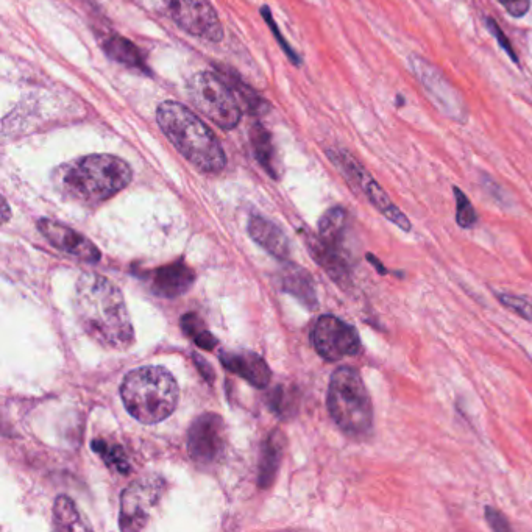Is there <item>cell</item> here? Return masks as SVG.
<instances>
[{
	"mask_svg": "<svg viewBox=\"0 0 532 532\" xmlns=\"http://www.w3.org/2000/svg\"><path fill=\"white\" fill-rule=\"evenodd\" d=\"M74 309L80 327L102 347L125 350L135 342L124 295L107 277L83 274L75 286Z\"/></svg>",
	"mask_w": 532,
	"mask_h": 532,
	"instance_id": "obj_1",
	"label": "cell"
},
{
	"mask_svg": "<svg viewBox=\"0 0 532 532\" xmlns=\"http://www.w3.org/2000/svg\"><path fill=\"white\" fill-rule=\"evenodd\" d=\"M132 167L121 158L97 153L58 167L54 183L64 197L96 205L116 196L132 181Z\"/></svg>",
	"mask_w": 532,
	"mask_h": 532,
	"instance_id": "obj_2",
	"label": "cell"
},
{
	"mask_svg": "<svg viewBox=\"0 0 532 532\" xmlns=\"http://www.w3.org/2000/svg\"><path fill=\"white\" fill-rule=\"evenodd\" d=\"M157 122L172 146L192 166L206 174L224 171L227 166L224 147L210 128L185 105L172 100L161 103L157 110Z\"/></svg>",
	"mask_w": 532,
	"mask_h": 532,
	"instance_id": "obj_3",
	"label": "cell"
},
{
	"mask_svg": "<svg viewBox=\"0 0 532 532\" xmlns=\"http://www.w3.org/2000/svg\"><path fill=\"white\" fill-rule=\"evenodd\" d=\"M121 395L128 414L138 422L153 425L174 414L178 384L163 367H141L127 373Z\"/></svg>",
	"mask_w": 532,
	"mask_h": 532,
	"instance_id": "obj_4",
	"label": "cell"
},
{
	"mask_svg": "<svg viewBox=\"0 0 532 532\" xmlns=\"http://www.w3.org/2000/svg\"><path fill=\"white\" fill-rule=\"evenodd\" d=\"M328 411L336 425L350 436H366L373 425V408L358 370L341 367L331 375Z\"/></svg>",
	"mask_w": 532,
	"mask_h": 532,
	"instance_id": "obj_5",
	"label": "cell"
},
{
	"mask_svg": "<svg viewBox=\"0 0 532 532\" xmlns=\"http://www.w3.org/2000/svg\"><path fill=\"white\" fill-rule=\"evenodd\" d=\"M192 105L217 127L231 130L241 122L242 105L235 91L216 72L203 71L188 82Z\"/></svg>",
	"mask_w": 532,
	"mask_h": 532,
	"instance_id": "obj_6",
	"label": "cell"
},
{
	"mask_svg": "<svg viewBox=\"0 0 532 532\" xmlns=\"http://www.w3.org/2000/svg\"><path fill=\"white\" fill-rule=\"evenodd\" d=\"M327 153L334 166L347 178L348 183L356 191L362 192L376 210L384 214L387 219L391 220L392 224L397 225L401 230L411 231V222H409L406 214L401 213L400 208L392 203L386 191L376 183L375 178L364 169V166L353 155L342 149H330Z\"/></svg>",
	"mask_w": 532,
	"mask_h": 532,
	"instance_id": "obj_7",
	"label": "cell"
},
{
	"mask_svg": "<svg viewBox=\"0 0 532 532\" xmlns=\"http://www.w3.org/2000/svg\"><path fill=\"white\" fill-rule=\"evenodd\" d=\"M311 339L316 352L327 361H341L361 352V339L356 328L330 314L317 320Z\"/></svg>",
	"mask_w": 532,
	"mask_h": 532,
	"instance_id": "obj_8",
	"label": "cell"
},
{
	"mask_svg": "<svg viewBox=\"0 0 532 532\" xmlns=\"http://www.w3.org/2000/svg\"><path fill=\"white\" fill-rule=\"evenodd\" d=\"M167 10L180 29L189 35L219 43L224 29L210 0H166Z\"/></svg>",
	"mask_w": 532,
	"mask_h": 532,
	"instance_id": "obj_9",
	"label": "cell"
},
{
	"mask_svg": "<svg viewBox=\"0 0 532 532\" xmlns=\"http://www.w3.org/2000/svg\"><path fill=\"white\" fill-rule=\"evenodd\" d=\"M227 447V430L220 415L208 412L194 420L188 433V451L200 465H213L222 459Z\"/></svg>",
	"mask_w": 532,
	"mask_h": 532,
	"instance_id": "obj_10",
	"label": "cell"
},
{
	"mask_svg": "<svg viewBox=\"0 0 532 532\" xmlns=\"http://www.w3.org/2000/svg\"><path fill=\"white\" fill-rule=\"evenodd\" d=\"M160 481L153 483L152 479L135 481L122 493L121 520L119 526L122 531H141L149 523V511L157 506L160 498Z\"/></svg>",
	"mask_w": 532,
	"mask_h": 532,
	"instance_id": "obj_11",
	"label": "cell"
},
{
	"mask_svg": "<svg viewBox=\"0 0 532 532\" xmlns=\"http://www.w3.org/2000/svg\"><path fill=\"white\" fill-rule=\"evenodd\" d=\"M412 68H414L417 77L422 80L425 88L428 89V93L436 100L440 110L447 113V116L453 118L454 121L464 122L467 118L464 100L461 99L456 88L448 83L445 75L440 74L433 64L422 60V58H412Z\"/></svg>",
	"mask_w": 532,
	"mask_h": 532,
	"instance_id": "obj_12",
	"label": "cell"
},
{
	"mask_svg": "<svg viewBox=\"0 0 532 532\" xmlns=\"http://www.w3.org/2000/svg\"><path fill=\"white\" fill-rule=\"evenodd\" d=\"M38 228L44 238L54 245L55 249L61 250L66 255L82 259L86 263H99L102 253L93 242L86 236L80 235L79 231L72 230L57 220L41 219Z\"/></svg>",
	"mask_w": 532,
	"mask_h": 532,
	"instance_id": "obj_13",
	"label": "cell"
},
{
	"mask_svg": "<svg viewBox=\"0 0 532 532\" xmlns=\"http://www.w3.org/2000/svg\"><path fill=\"white\" fill-rule=\"evenodd\" d=\"M194 281H196L194 270L178 261L153 272L152 291L160 297H180L192 288Z\"/></svg>",
	"mask_w": 532,
	"mask_h": 532,
	"instance_id": "obj_14",
	"label": "cell"
},
{
	"mask_svg": "<svg viewBox=\"0 0 532 532\" xmlns=\"http://www.w3.org/2000/svg\"><path fill=\"white\" fill-rule=\"evenodd\" d=\"M222 366L227 367L230 372L249 381L252 386L266 387L270 383L272 373L269 366L261 356L252 352L224 353L220 356Z\"/></svg>",
	"mask_w": 532,
	"mask_h": 532,
	"instance_id": "obj_15",
	"label": "cell"
},
{
	"mask_svg": "<svg viewBox=\"0 0 532 532\" xmlns=\"http://www.w3.org/2000/svg\"><path fill=\"white\" fill-rule=\"evenodd\" d=\"M249 233L253 241L261 245L270 255L278 259L289 258V252H291L289 239L274 222H270L264 217L253 216L250 219Z\"/></svg>",
	"mask_w": 532,
	"mask_h": 532,
	"instance_id": "obj_16",
	"label": "cell"
},
{
	"mask_svg": "<svg viewBox=\"0 0 532 532\" xmlns=\"http://www.w3.org/2000/svg\"><path fill=\"white\" fill-rule=\"evenodd\" d=\"M309 250L313 253L317 263L327 270V274L341 284L342 288L352 283V274H350V266H348L347 258L344 253L331 250L330 247L323 244L319 238H311L308 242Z\"/></svg>",
	"mask_w": 532,
	"mask_h": 532,
	"instance_id": "obj_17",
	"label": "cell"
},
{
	"mask_svg": "<svg viewBox=\"0 0 532 532\" xmlns=\"http://www.w3.org/2000/svg\"><path fill=\"white\" fill-rule=\"evenodd\" d=\"M216 69L217 74L235 91L236 97H238L245 110L250 111L255 116H264V114L269 113L270 105L267 100L259 96L255 89L247 85L233 69L227 68V66H219V64H217Z\"/></svg>",
	"mask_w": 532,
	"mask_h": 532,
	"instance_id": "obj_18",
	"label": "cell"
},
{
	"mask_svg": "<svg viewBox=\"0 0 532 532\" xmlns=\"http://www.w3.org/2000/svg\"><path fill=\"white\" fill-rule=\"evenodd\" d=\"M345 231H347V211L344 208L336 206L323 214L319 222V239L323 244L331 250L344 253Z\"/></svg>",
	"mask_w": 532,
	"mask_h": 532,
	"instance_id": "obj_19",
	"label": "cell"
},
{
	"mask_svg": "<svg viewBox=\"0 0 532 532\" xmlns=\"http://www.w3.org/2000/svg\"><path fill=\"white\" fill-rule=\"evenodd\" d=\"M103 50H105V54H107L111 60L125 64L128 68L138 69V71L150 74L146 58L141 54V50H139L132 41L124 38V36H111V38H108V40L103 43Z\"/></svg>",
	"mask_w": 532,
	"mask_h": 532,
	"instance_id": "obj_20",
	"label": "cell"
},
{
	"mask_svg": "<svg viewBox=\"0 0 532 532\" xmlns=\"http://www.w3.org/2000/svg\"><path fill=\"white\" fill-rule=\"evenodd\" d=\"M283 286L284 291L297 297L303 305L308 306L309 309L316 308L317 295L314 281L305 269L297 266L284 269Z\"/></svg>",
	"mask_w": 532,
	"mask_h": 532,
	"instance_id": "obj_21",
	"label": "cell"
},
{
	"mask_svg": "<svg viewBox=\"0 0 532 532\" xmlns=\"http://www.w3.org/2000/svg\"><path fill=\"white\" fill-rule=\"evenodd\" d=\"M283 451V434L281 431H274L263 447V456H261V465H259V486L269 487L270 484L274 483L281 458H283Z\"/></svg>",
	"mask_w": 532,
	"mask_h": 532,
	"instance_id": "obj_22",
	"label": "cell"
},
{
	"mask_svg": "<svg viewBox=\"0 0 532 532\" xmlns=\"http://www.w3.org/2000/svg\"><path fill=\"white\" fill-rule=\"evenodd\" d=\"M250 139L252 147L255 150V157L258 163L264 167V171L272 178H278L277 153H275L272 135L267 132V128L261 124H255L250 130Z\"/></svg>",
	"mask_w": 532,
	"mask_h": 532,
	"instance_id": "obj_23",
	"label": "cell"
},
{
	"mask_svg": "<svg viewBox=\"0 0 532 532\" xmlns=\"http://www.w3.org/2000/svg\"><path fill=\"white\" fill-rule=\"evenodd\" d=\"M54 526L60 531H86L88 529V526L82 522L74 501L64 495L55 501Z\"/></svg>",
	"mask_w": 532,
	"mask_h": 532,
	"instance_id": "obj_24",
	"label": "cell"
},
{
	"mask_svg": "<svg viewBox=\"0 0 532 532\" xmlns=\"http://www.w3.org/2000/svg\"><path fill=\"white\" fill-rule=\"evenodd\" d=\"M93 450L100 454V458L107 462L110 469L116 470L122 475H127L130 472L127 456L118 445L107 444L105 440H94Z\"/></svg>",
	"mask_w": 532,
	"mask_h": 532,
	"instance_id": "obj_25",
	"label": "cell"
},
{
	"mask_svg": "<svg viewBox=\"0 0 532 532\" xmlns=\"http://www.w3.org/2000/svg\"><path fill=\"white\" fill-rule=\"evenodd\" d=\"M454 197H456V222L459 227L470 228L478 222V214H476L475 208H473L472 202L467 199L464 192L461 189L453 188Z\"/></svg>",
	"mask_w": 532,
	"mask_h": 532,
	"instance_id": "obj_26",
	"label": "cell"
},
{
	"mask_svg": "<svg viewBox=\"0 0 532 532\" xmlns=\"http://www.w3.org/2000/svg\"><path fill=\"white\" fill-rule=\"evenodd\" d=\"M497 298L506 308L511 309V311L528 320V322H532V305L528 300L512 294H497Z\"/></svg>",
	"mask_w": 532,
	"mask_h": 532,
	"instance_id": "obj_27",
	"label": "cell"
},
{
	"mask_svg": "<svg viewBox=\"0 0 532 532\" xmlns=\"http://www.w3.org/2000/svg\"><path fill=\"white\" fill-rule=\"evenodd\" d=\"M261 15H263V18L266 19L267 24H269L270 30H272V33H274L275 36H277V41L280 43V46L283 47L284 54L288 55L289 58H291L292 63L294 64H300L302 63V60H300V57H298L297 54H295L294 49H292L291 46H289L286 41H284L283 36H281L280 30H278L277 24H275L274 19H272V15H270L269 7L261 8Z\"/></svg>",
	"mask_w": 532,
	"mask_h": 532,
	"instance_id": "obj_28",
	"label": "cell"
},
{
	"mask_svg": "<svg viewBox=\"0 0 532 532\" xmlns=\"http://www.w3.org/2000/svg\"><path fill=\"white\" fill-rule=\"evenodd\" d=\"M181 328L185 331L186 336L192 337V341H196L197 337L206 331L202 319L196 316V314H186V316H183V319H181Z\"/></svg>",
	"mask_w": 532,
	"mask_h": 532,
	"instance_id": "obj_29",
	"label": "cell"
},
{
	"mask_svg": "<svg viewBox=\"0 0 532 532\" xmlns=\"http://www.w3.org/2000/svg\"><path fill=\"white\" fill-rule=\"evenodd\" d=\"M486 520H487V523H489L490 528L493 529V531H497V532L511 531V526H509V523H508V520H506V517H504V515L501 514L500 511H497V509L495 508H490V506H487Z\"/></svg>",
	"mask_w": 532,
	"mask_h": 532,
	"instance_id": "obj_30",
	"label": "cell"
},
{
	"mask_svg": "<svg viewBox=\"0 0 532 532\" xmlns=\"http://www.w3.org/2000/svg\"><path fill=\"white\" fill-rule=\"evenodd\" d=\"M498 2L514 18H523L528 13L529 7H531V0H498Z\"/></svg>",
	"mask_w": 532,
	"mask_h": 532,
	"instance_id": "obj_31",
	"label": "cell"
},
{
	"mask_svg": "<svg viewBox=\"0 0 532 532\" xmlns=\"http://www.w3.org/2000/svg\"><path fill=\"white\" fill-rule=\"evenodd\" d=\"M487 25H489L490 32L495 35V38H497L498 43L501 44V47L506 50V54H508L509 57L512 58V61H515V63H517V55H515L514 49H512L511 43H509L508 38H506V36H504V33L501 32V29L500 27H498L497 22L493 21V19H487Z\"/></svg>",
	"mask_w": 532,
	"mask_h": 532,
	"instance_id": "obj_32",
	"label": "cell"
},
{
	"mask_svg": "<svg viewBox=\"0 0 532 532\" xmlns=\"http://www.w3.org/2000/svg\"><path fill=\"white\" fill-rule=\"evenodd\" d=\"M194 361H196L197 367L202 370V375L205 376L206 380H214L213 370H211V367L208 366V364H206V362L203 361L202 358H199V356L194 355Z\"/></svg>",
	"mask_w": 532,
	"mask_h": 532,
	"instance_id": "obj_33",
	"label": "cell"
},
{
	"mask_svg": "<svg viewBox=\"0 0 532 532\" xmlns=\"http://www.w3.org/2000/svg\"><path fill=\"white\" fill-rule=\"evenodd\" d=\"M367 259H369V263H372L373 266L376 267V270H378V274H389V270H387L386 267H384L383 264H381L380 261H378V259H376L375 256L372 255V253H367Z\"/></svg>",
	"mask_w": 532,
	"mask_h": 532,
	"instance_id": "obj_34",
	"label": "cell"
},
{
	"mask_svg": "<svg viewBox=\"0 0 532 532\" xmlns=\"http://www.w3.org/2000/svg\"><path fill=\"white\" fill-rule=\"evenodd\" d=\"M8 220V205L7 202H4V222Z\"/></svg>",
	"mask_w": 532,
	"mask_h": 532,
	"instance_id": "obj_35",
	"label": "cell"
}]
</instances>
